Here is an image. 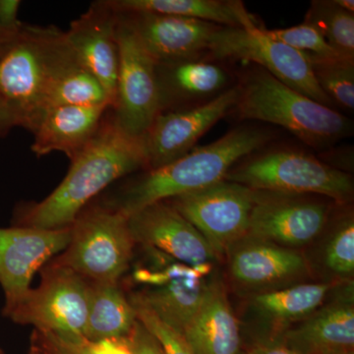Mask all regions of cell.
Masks as SVG:
<instances>
[{
	"instance_id": "obj_1",
	"label": "cell",
	"mask_w": 354,
	"mask_h": 354,
	"mask_svg": "<svg viewBox=\"0 0 354 354\" xmlns=\"http://www.w3.org/2000/svg\"><path fill=\"white\" fill-rule=\"evenodd\" d=\"M147 167L144 137L123 131L111 108L92 141L71 160L62 183L43 201L21 209L18 225L41 230L71 227L104 188Z\"/></svg>"
},
{
	"instance_id": "obj_2",
	"label": "cell",
	"mask_w": 354,
	"mask_h": 354,
	"mask_svg": "<svg viewBox=\"0 0 354 354\" xmlns=\"http://www.w3.org/2000/svg\"><path fill=\"white\" fill-rule=\"evenodd\" d=\"M272 139V133L265 129L236 128L209 145L193 149L171 164L146 169L102 205L128 218L153 203L208 187L225 180L235 165Z\"/></svg>"
},
{
	"instance_id": "obj_3",
	"label": "cell",
	"mask_w": 354,
	"mask_h": 354,
	"mask_svg": "<svg viewBox=\"0 0 354 354\" xmlns=\"http://www.w3.org/2000/svg\"><path fill=\"white\" fill-rule=\"evenodd\" d=\"M77 62L65 32L23 24L0 55V102L18 127L36 130L58 79Z\"/></svg>"
},
{
	"instance_id": "obj_4",
	"label": "cell",
	"mask_w": 354,
	"mask_h": 354,
	"mask_svg": "<svg viewBox=\"0 0 354 354\" xmlns=\"http://www.w3.org/2000/svg\"><path fill=\"white\" fill-rule=\"evenodd\" d=\"M239 86L241 95L234 109L239 120L278 125L312 148L335 145L353 130L346 116L288 87L265 70L250 74Z\"/></svg>"
},
{
	"instance_id": "obj_5",
	"label": "cell",
	"mask_w": 354,
	"mask_h": 354,
	"mask_svg": "<svg viewBox=\"0 0 354 354\" xmlns=\"http://www.w3.org/2000/svg\"><path fill=\"white\" fill-rule=\"evenodd\" d=\"M136 245L127 216L104 205L84 209L71 225V239L53 264L90 283H120Z\"/></svg>"
},
{
	"instance_id": "obj_6",
	"label": "cell",
	"mask_w": 354,
	"mask_h": 354,
	"mask_svg": "<svg viewBox=\"0 0 354 354\" xmlns=\"http://www.w3.org/2000/svg\"><path fill=\"white\" fill-rule=\"evenodd\" d=\"M225 179L254 190L323 195L339 203L353 194L348 174L298 151H272L249 158L234 165Z\"/></svg>"
},
{
	"instance_id": "obj_7",
	"label": "cell",
	"mask_w": 354,
	"mask_h": 354,
	"mask_svg": "<svg viewBox=\"0 0 354 354\" xmlns=\"http://www.w3.org/2000/svg\"><path fill=\"white\" fill-rule=\"evenodd\" d=\"M41 281L4 315L14 322L65 337H84L87 323L90 283L67 268L50 263Z\"/></svg>"
},
{
	"instance_id": "obj_8",
	"label": "cell",
	"mask_w": 354,
	"mask_h": 354,
	"mask_svg": "<svg viewBox=\"0 0 354 354\" xmlns=\"http://www.w3.org/2000/svg\"><path fill=\"white\" fill-rule=\"evenodd\" d=\"M116 17L120 62L111 113L123 131L143 138L160 113L157 62L118 12Z\"/></svg>"
},
{
	"instance_id": "obj_9",
	"label": "cell",
	"mask_w": 354,
	"mask_h": 354,
	"mask_svg": "<svg viewBox=\"0 0 354 354\" xmlns=\"http://www.w3.org/2000/svg\"><path fill=\"white\" fill-rule=\"evenodd\" d=\"M263 29L218 27L209 39L208 51L216 59L260 65L288 87L332 108L334 104L317 84L306 55L270 38Z\"/></svg>"
},
{
	"instance_id": "obj_10",
	"label": "cell",
	"mask_w": 354,
	"mask_h": 354,
	"mask_svg": "<svg viewBox=\"0 0 354 354\" xmlns=\"http://www.w3.org/2000/svg\"><path fill=\"white\" fill-rule=\"evenodd\" d=\"M257 190L221 180L203 189L167 200L223 255L247 236Z\"/></svg>"
},
{
	"instance_id": "obj_11",
	"label": "cell",
	"mask_w": 354,
	"mask_h": 354,
	"mask_svg": "<svg viewBox=\"0 0 354 354\" xmlns=\"http://www.w3.org/2000/svg\"><path fill=\"white\" fill-rule=\"evenodd\" d=\"M155 264L142 272V283L148 288L128 298L131 304L151 310L160 320L183 335L208 292L211 283L204 278L211 271V264L193 267L164 253L158 254Z\"/></svg>"
},
{
	"instance_id": "obj_12",
	"label": "cell",
	"mask_w": 354,
	"mask_h": 354,
	"mask_svg": "<svg viewBox=\"0 0 354 354\" xmlns=\"http://www.w3.org/2000/svg\"><path fill=\"white\" fill-rule=\"evenodd\" d=\"M239 95L241 86L236 85L204 104L158 114L144 136L147 169L164 167L191 152L205 133L232 113Z\"/></svg>"
},
{
	"instance_id": "obj_13",
	"label": "cell",
	"mask_w": 354,
	"mask_h": 354,
	"mask_svg": "<svg viewBox=\"0 0 354 354\" xmlns=\"http://www.w3.org/2000/svg\"><path fill=\"white\" fill-rule=\"evenodd\" d=\"M70 239L71 227L0 228V285L6 295L3 314L31 290L34 274L53 256L64 252Z\"/></svg>"
},
{
	"instance_id": "obj_14",
	"label": "cell",
	"mask_w": 354,
	"mask_h": 354,
	"mask_svg": "<svg viewBox=\"0 0 354 354\" xmlns=\"http://www.w3.org/2000/svg\"><path fill=\"white\" fill-rule=\"evenodd\" d=\"M328 215L325 203L257 190L247 236L285 247L304 245L322 232Z\"/></svg>"
},
{
	"instance_id": "obj_15",
	"label": "cell",
	"mask_w": 354,
	"mask_h": 354,
	"mask_svg": "<svg viewBox=\"0 0 354 354\" xmlns=\"http://www.w3.org/2000/svg\"><path fill=\"white\" fill-rule=\"evenodd\" d=\"M133 239L183 264H211L216 257L199 232L167 201L149 205L128 216Z\"/></svg>"
},
{
	"instance_id": "obj_16",
	"label": "cell",
	"mask_w": 354,
	"mask_h": 354,
	"mask_svg": "<svg viewBox=\"0 0 354 354\" xmlns=\"http://www.w3.org/2000/svg\"><path fill=\"white\" fill-rule=\"evenodd\" d=\"M115 11L157 64L198 59L208 51L212 35L221 27L180 16Z\"/></svg>"
},
{
	"instance_id": "obj_17",
	"label": "cell",
	"mask_w": 354,
	"mask_h": 354,
	"mask_svg": "<svg viewBox=\"0 0 354 354\" xmlns=\"http://www.w3.org/2000/svg\"><path fill=\"white\" fill-rule=\"evenodd\" d=\"M116 11L109 0L95 1L65 32L78 62L99 79L115 102L118 73Z\"/></svg>"
},
{
	"instance_id": "obj_18",
	"label": "cell",
	"mask_w": 354,
	"mask_h": 354,
	"mask_svg": "<svg viewBox=\"0 0 354 354\" xmlns=\"http://www.w3.org/2000/svg\"><path fill=\"white\" fill-rule=\"evenodd\" d=\"M111 108L113 106L104 104L48 109L32 132L35 137L32 152L38 157L62 152L70 160H73L94 138Z\"/></svg>"
},
{
	"instance_id": "obj_19",
	"label": "cell",
	"mask_w": 354,
	"mask_h": 354,
	"mask_svg": "<svg viewBox=\"0 0 354 354\" xmlns=\"http://www.w3.org/2000/svg\"><path fill=\"white\" fill-rule=\"evenodd\" d=\"M230 272L244 286L272 285L304 274V256L288 247L246 236L230 249Z\"/></svg>"
},
{
	"instance_id": "obj_20",
	"label": "cell",
	"mask_w": 354,
	"mask_h": 354,
	"mask_svg": "<svg viewBox=\"0 0 354 354\" xmlns=\"http://www.w3.org/2000/svg\"><path fill=\"white\" fill-rule=\"evenodd\" d=\"M183 335L194 354H241L239 322L220 283L211 281L199 311Z\"/></svg>"
},
{
	"instance_id": "obj_21",
	"label": "cell",
	"mask_w": 354,
	"mask_h": 354,
	"mask_svg": "<svg viewBox=\"0 0 354 354\" xmlns=\"http://www.w3.org/2000/svg\"><path fill=\"white\" fill-rule=\"evenodd\" d=\"M160 113L203 99L212 100L227 87L228 75L218 65L199 59L157 64Z\"/></svg>"
},
{
	"instance_id": "obj_22",
	"label": "cell",
	"mask_w": 354,
	"mask_h": 354,
	"mask_svg": "<svg viewBox=\"0 0 354 354\" xmlns=\"http://www.w3.org/2000/svg\"><path fill=\"white\" fill-rule=\"evenodd\" d=\"M283 342L301 354H337L354 351L353 298L341 300L286 332Z\"/></svg>"
},
{
	"instance_id": "obj_23",
	"label": "cell",
	"mask_w": 354,
	"mask_h": 354,
	"mask_svg": "<svg viewBox=\"0 0 354 354\" xmlns=\"http://www.w3.org/2000/svg\"><path fill=\"white\" fill-rule=\"evenodd\" d=\"M118 11L151 12L192 18L221 27L262 29L239 0H109Z\"/></svg>"
},
{
	"instance_id": "obj_24",
	"label": "cell",
	"mask_w": 354,
	"mask_h": 354,
	"mask_svg": "<svg viewBox=\"0 0 354 354\" xmlns=\"http://www.w3.org/2000/svg\"><path fill=\"white\" fill-rule=\"evenodd\" d=\"M136 322L135 310L120 283H90L86 339H124Z\"/></svg>"
},
{
	"instance_id": "obj_25",
	"label": "cell",
	"mask_w": 354,
	"mask_h": 354,
	"mask_svg": "<svg viewBox=\"0 0 354 354\" xmlns=\"http://www.w3.org/2000/svg\"><path fill=\"white\" fill-rule=\"evenodd\" d=\"M329 283H306L256 295L253 305L263 315L288 323L315 311L330 290Z\"/></svg>"
},
{
	"instance_id": "obj_26",
	"label": "cell",
	"mask_w": 354,
	"mask_h": 354,
	"mask_svg": "<svg viewBox=\"0 0 354 354\" xmlns=\"http://www.w3.org/2000/svg\"><path fill=\"white\" fill-rule=\"evenodd\" d=\"M104 104L113 106V100L99 79L79 62L71 65L60 76L48 100V109L62 106H94Z\"/></svg>"
},
{
	"instance_id": "obj_27",
	"label": "cell",
	"mask_w": 354,
	"mask_h": 354,
	"mask_svg": "<svg viewBox=\"0 0 354 354\" xmlns=\"http://www.w3.org/2000/svg\"><path fill=\"white\" fill-rule=\"evenodd\" d=\"M304 22L315 27L337 55L354 59V13L335 0H317L311 2Z\"/></svg>"
},
{
	"instance_id": "obj_28",
	"label": "cell",
	"mask_w": 354,
	"mask_h": 354,
	"mask_svg": "<svg viewBox=\"0 0 354 354\" xmlns=\"http://www.w3.org/2000/svg\"><path fill=\"white\" fill-rule=\"evenodd\" d=\"M307 57V55H306ZM308 58L317 84L333 104L354 109V59L342 57Z\"/></svg>"
},
{
	"instance_id": "obj_29",
	"label": "cell",
	"mask_w": 354,
	"mask_h": 354,
	"mask_svg": "<svg viewBox=\"0 0 354 354\" xmlns=\"http://www.w3.org/2000/svg\"><path fill=\"white\" fill-rule=\"evenodd\" d=\"M32 354H134L125 339L91 341L85 337L65 335L35 329Z\"/></svg>"
},
{
	"instance_id": "obj_30",
	"label": "cell",
	"mask_w": 354,
	"mask_h": 354,
	"mask_svg": "<svg viewBox=\"0 0 354 354\" xmlns=\"http://www.w3.org/2000/svg\"><path fill=\"white\" fill-rule=\"evenodd\" d=\"M263 31L270 38L281 41L309 57H341L327 43L322 34L315 27L306 22L286 29H263Z\"/></svg>"
},
{
	"instance_id": "obj_31",
	"label": "cell",
	"mask_w": 354,
	"mask_h": 354,
	"mask_svg": "<svg viewBox=\"0 0 354 354\" xmlns=\"http://www.w3.org/2000/svg\"><path fill=\"white\" fill-rule=\"evenodd\" d=\"M326 266L339 274H353L354 270V223L349 218L342 223L328 244Z\"/></svg>"
},
{
	"instance_id": "obj_32",
	"label": "cell",
	"mask_w": 354,
	"mask_h": 354,
	"mask_svg": "<svg viewBox=\"0 0 354 354\" xmlns=\"http://www.w3.org/2000/svg\"><path fill=\"white\" fill-rule=\"evenodd\" d=\"M131 304L137 319L160 342L165 354H194L180 333L160 320L151 310L142 305Z\"/></svg>"
},
{
	"instance_id": "obj_33",
	"label": "cell",
	"mask_w": 354,
	"mask_h": 354,
	"mask_svg": "<svg viewBox=\"0 0 354 354\" xmlns=\"http://www.w3.org/2000/svg\"><path fill=\"white\" fill-rule=\"evenodd\" d=\"M125 339L134 354H165L160 342L142 325L138 319Z\"/></svg>"
},
{
	"instance_id": "obj_34",
	"label": "cell",
	"mask_w": 354,
	"mask_h": 354,
	"mask_svg": "<svg viewBox=\"0 0 354 354\" xmlns=\"http://www.w3.org/2000/svg\"><path fill=\"white\" fill-rule=\"evenodd\" d=\"M20 6L19 0H0V27L18 29L24 24L18 18Z\"/></svg>"
},
{
	"instance_id": "obj_35",
	"label": "cell",
	"mask_w": 354,
	"mask_h": 354,
	"mask_svg": "<svg viewBox=\"0 0 354 354\" xmlns=\"http://www.w3.org/2000/svg\"><path fill=\"white\" fill-rule=\"evenodd\" d=\"M247 354H301L291 348L281 339H270L258 342Z\"/></svg>"
},
{
	"instance_id": "obj_36",
	"label": "cell",
	"mask_w": 354,
	"mask_h": 354,
	"mask_svg": "<svg viewBox=\"0 0 354 354\" xmlns=\"http://www.w3.org/2000/svg\"><path fill=\"white\" fill-rule=\"evenodd\" d=\"M18 127L12 113L0 102V138L6 137L12 128Z\"/></svg>"
},
{
	"instance_id": "obj_37",
	"label": "cell",
	"mask_w": 354,
	"mask_h": 354,
	"mask_svg": "<svg viewBox=\"0 0 354 354\" xmlns=\"http://www.w3.org/2000/svg\"><path fill=\"white\" fill-rule=\"evenodd\" d=\"M20 28H18V29H7V28L0 27V55L15 38Z\"/></svg>"
},
{
	"instance_id": "obj_38",
	"label": "cell",
	"mask_w": 354,
	"mask_h": 354,
	"mask_svg": "<svg viewBox=\"0 0 354 354\" xmlns=\"http://www.w3.org/2000/svg\"><path fill=\"white\" fill-rule=\"evenodd\" d=\"M335 2L344 10L354 13V1L353 0H335Z\"/></svg>"
},
{
	"instance_id": "obj_39",
	"label": "cell",
	"mask_w": 354,
	"mask_h": 354,
	"mask_svg": "<svg viewBox=\"0 0 354 354\" xmlns=\"http://www.w3.org/2000/svg\"><path fill=\"white\" fill-rule=\"evenodd\" d=\"M337 354H354V351H351V353H337Z\"/></svg>"
}]
</instances>
